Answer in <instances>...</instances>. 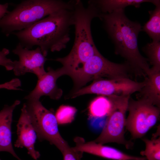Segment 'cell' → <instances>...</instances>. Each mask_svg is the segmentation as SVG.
I'll list each match as a JSON object with an SVG mask.
<instances>
[{"label": "cell", "instance_id": "cell-4", "mask_svg": "<svg viewBox=\"0 0 160 160\" xmlns=\"http://www.w3.org/2000/svg\"><path fill=\"white\" fill-rule=\"evenodd\" d=\"M131 68L127 62L118 63L104 57L98 51L83 65L70 76L73 82L75 89H78L92 80L106 77L108 79L129 78Z\"/></svg>", "mask_w": 160, "mask_h": 160}, {"label": "cell", "instance_id": "cell-5", "mask_svg": "<svg viewBox=\"0 0 160 160\" xmlns=\"http://www.w3.org/2000/svg\"><path fill=\"white\" fill-rule=\"evenodd\" d=\"M130 96H108L110 105L106 121L101 134L93 141L102 145L116 143L124 145L127 148L132 146L133 143L126 140L124 137L125 115Z\"/></svg>", "mask_w": 160, "mask_h": 160}, {"label": "cell", "instance_id": "cell-15", "mask_svg": "<svg viewBox=\"0 0 160 160\" xmlns=\"http://www.w3.org/2000/svg\"><path fill=\"white\" fill-rule=\"evenodd\" d=\"M99 17L103 21L105 28L113 43L115 53L122 56L124 50L123 35L116 11L109 13H101Z\"/></svg>", "mask_w": 160, "mask_h": 160}, {"label": "cell", "instance_id": "cell-9", "mask_svg": "<svg viewBox=\"0 0 160 160\" xmlns=\"http://www.w3.org/2000/svg\"><path fill=\"white\" fill-rule=\"evenodd\" d=\"M145 84V80L138 82L128 78L108 79H97L89 85L74 90L71 98L88 94L106 95H128L139 92Z\"/></svg>", "mask_w": 160, "mask_h": 160}, {"label": "cell", "instance_id": "cell-11", "mask_svg": "<svg viewBox=\"0 0 160 160\" xmlns=\"http://www.w3.org/2000/svg\"><path fill=\"white\" fill-rule=\"evenodd\" d=\"M17 126V139L14 145L17 148H25L28 153L36 160L40 156L39 152L35 149V143L37 138L25 103L21 109V113Z\"/></svg>", "mask_w": 160, "mask_h": 160}, {"label": "cell", "instance_id": "cell-13", "mask_svg": "<svg viewBox=\"0 0 160 160\" xmlns=\"http://www.w3.org/2000/svg\"><path fill=\"white\" fill-rule=\"evenodd\" d=\"M75 141V146L71 148L76 152L87 153L113 160H147L145 157L131 156L115 148L104 145L93 141L85 142L77 138Z\"/></svg>", "mask_w": 160, "mask_h": 160}, {"label": "cell", "instance_id": "cell-23", "mask_svg": "<svg viewBox=\"0 0 160 160\" xmlns=\"http://www.w3.org/2000/svg\"><path fill=\"white\" fill-rule=\"evenodd\" d=\"M62 153L63 160H80L81 156L80 153L75 151L70 147L65 150Z\"/></svg>", "mask_w": 160, "mask_h": 160}, {"label": "cell", "instance_id": "cell-16", "mask_svg": "<svg viewBox=\"0 0 160 160\" xmlns=\"http://www.w3.org/2000/svg\"><path fill=\"white\" fill-rule=\"evenodd\" d=\"M145 84L136 96L160 108V71L150 70L145 78Z\"/></svg>", "mask_w": 160, "mask_h": 160}, {"label": "cell", "instance_id": "cell-12", "mask_svg": "<svg viewBox=\"0 0 160 160\" xmlns=\"http://www.w3.org/2000/svg\"><path fill=\"white\" fill-rule=\"evenodd\" d=\"M47 72L38 79L36 86L29 94L25 97L27 100H39L43 96H48L53 100H58L62 96L63 91L57 86L56 81L63 74L60 69L54 70L49 67Z\"/></svg>", "mask_w": 160, "mask_h": 160}, {"label": "cell", "instance_id": "cell-2", "mask_svg": "<svg viewBox=\"0 0 160 160\" xmlns=\"http://www.w3.org/2000/svg\"><path fill=\"white\" fill-rule=\"evenodd\" d=\"M92 1L85 7L80 0L74 1L73 25L75 38L73 47L66 56L55 60L60 63L65 75L70 76L81 67L98 51L94 43L91 30V24L95 17L100 13Z\"/></svg>", "mask_w": 160, "mask_h": 160}, {"label": "cell", "instance_id": "cell-3", "mask_svg": "<svg viewBox=\"0 0 160 160\" xmlns=\"http://www.w3.org/2000/svg\"><path fill=\"white\" fill-rule=\"evenodd\" d=\"M73 8V1L27 0L22 1L0 20V28L7 36L27 28L46 16L63 9Z\"/></svg>", "mask_w": 160, "mask_h": 160}, {"label": "cell", "instance_id": "cell-20", "mask_svg": "<svg viewBox=\"0 0 160 160\" xmlns=\"http://www.w3.org/2000/svg\"><path fill=\"white\" fill-rule=\"evenodd\" d=\"M145 144L144 151L140 152V154L145 156L147 160H160V137L152 138L150 140L143 139Z\"/></svg>", "mask_w": 160, "mask_h": 160}, {"label": "cell", "instance_id": "cell-1", "mask_svg": "<svg viewBox=\"0 0 160 160\" xmlns=\"http://www.w3.org/2000/svg\"><path fill=\"white\" fill-rule=\"evenodd\" d=\"M73 10H60L12 34L17 37L23 47L30 49L37 46L45 57L49 50L60 51L65 48L70 40V30L73 25Z\"/></svg>", "mask_w": 160, "mask_h": 160}, {"label": "cell", "instance_id": "cell-25", "mask_svg": "<svg viewBox=\"0 0 160 160\" xmlns=\"http://www.w3.org/2000/svg\"><path fill=\"white\" fill-rule=\"evenodd\" d=\"M11 84L9 81L5 82L4 84H0V89H5L9 90L11 89Z\"/></svg>", "mask_w": 160, "mask_h": 160}, {"label": "cell", "instance_id": "cell-14", "mask_svg": "<svg viewBox=\"0 0 160 160\" xmlns=\"http://www.w3.org/2000/svg\"><path fill=\"white\" fill-rule=\"evenodd\" d=\"M20 103L16 100L10 105H5L0 111V152L6 151L12 154L18 160H22L17 155L12 141L11 125L13 111Z\"/></svg>", "mask_w": 160, "mask_h": 160}, {"label": "cell", "instance_id": "cell-7", "mask_svg": "<svg viewBox=\"0 0 160 160\" xmlns=\"http://www.w3.org/2000/svg\"><path fill=\"white\" fill-rule=\"evenodd\" d=\"M116 11L123 35L124 50L122 57L126 60L135 75L145 78L150 68L148 59L141 55L138 48V36L142 31V27L139 23L129 20L125 15L124 9Z\"/></svg>", "mask_w": 160, "mask_h": 160}, {"label": "cell", "instance_id": "cell-8", "mask_svg": "<svg viewBox=\"0 0 160 160\" xmlns=\"http://www.w3.org/2000/svg\"><path fill=\"white\" fill-rule=\"evenodd\" d=\"M126 119L125 127L133 139L140 138L157 123L159 117L160 108L148 101L130 97Z\"/></svg>", "mask_w": 160, "mask_h": 160}, {"label": "cell", "instance_id": "cell-10", "mask_svg": "<svg viewBox=\"0 0 160 160\" xmlns=\"http://www.w3.org/2000/svg\"><path fill=\"white\" fill-rule=\"evenodd\" d=\"M12 52L19 58L18 61H13V70L15 76H19L30 73L35 74L39 79L46 73L44 65L47 59L39 47L30 50L23 47L19 43Z\"/></svg>", "mask_w": 160, "mask_h": 160}, {"label": "cell", "instance_id": "cell-26", "mask_svg": "<svg viewBox=\"0 0 160 160\" xmlns=\"http://www.w3.org/2000/svg\"><path fill=\"white\" fill-rule=\"evenodd\" d=\"M0 160H1V159H0Z\"/></svg>", "mask_w": 160, "mask_h": 160}, {"label": "cell", "instance_id": "cell-18", "mask_svg": "<svg viewBox=\"0 0 160 160\" xmlns=\"http://www.w3.org/2000/svg\"><path fill=\"white\" fill-rule=\"evenodd\" d=\"M154 10L149 11V20L142 27L153 41L160 40V4L155 5Z\"/></svg>", "mask_w": 160, "mask_h": 160}, {"label": "cell", "instance_id": "cell-17", "mask_svg": "<svg viewBox=\"0 0 160 160\" xmlns=\"http://www.w3.org/2000/svg\"><path fill=\"white\" fill-rule=\"evenodd\" d=\"M100 13H109L117 10L124 9L128 6L139 8L144 2H150L155 5L160 3L159 0H99L92 1Z\"/></svg>", "mask_w": 160, "mask_h": 160}, {"label": "cell", "instance_id": "cell-22", "mask_svg": "<svg viewBox=\"0 0 160 160\" xmlns=\"http://www.w3.org/2000/svg\"><path fill=\"white\" fill-rule=\"evenodd\" d=\"M9 53V50L6 48L0 51V65L4 66L7 71L12 70L14 67L13 61L7 57Z\"/></svg>", "mask_w": 160, "mask_h": 160}, {"label": "cell", "instance_id": "cell-6", "mask_svg": "<svg viewBox=\"0 0 160 160\" xmlns=\"http://www.w3.org/2000/svg\"><path fill=\"white\" fill-rule=\"evenodd\" d=\"M31 124L40 141L47 140L61 152L70 148L59 131L55 115L39 100H27L25 103Z\"/></svg>", "mask_w": 160, "mask_h": 160}, {"label": "cell", "instance_id": "cell-19", "mask_svg": "<svg viewBox=\"0 0 160 160\" xmlns=\"http://www.w3.org/2000/svg\"><path fill=\"white\" fill-rule=\"evenodd\" d=\"M143 50L153 66L150 70L160 71V42L153 41L147 43L143 48Z\"/></svg>", "mask_w": 160, "mask_h": 160}, {"label": "cell", "instance_id": "cell-21", "mask_svg": "<svg viewBox=\"0 0 160 160\" xmlns=\"http://www.w3.org/2000/svg\"><path fill=\"white\" fill-rule=\"evenodd\" d=\"M98 99L92 103L90 110L92 114L95 116H101L107 115L109 107V103L108 101H101Z\"/></svg>", "mask_w": 160, "mask_h": 160}, {"label": "cell", "instance_id": "cell-24", "mask_svg": "<svg viewBox=\"0 0 160 160\" xmlns=\"http://www.w3.org/2000/svg\"><path fill=\"white\" fill-rule=\"evenodd\" d=\"M9 4H0V20L7 14L9 12L7 9Z\"/></svg>", "mask_w": 160, "mask_h": 160}]
</instances>
